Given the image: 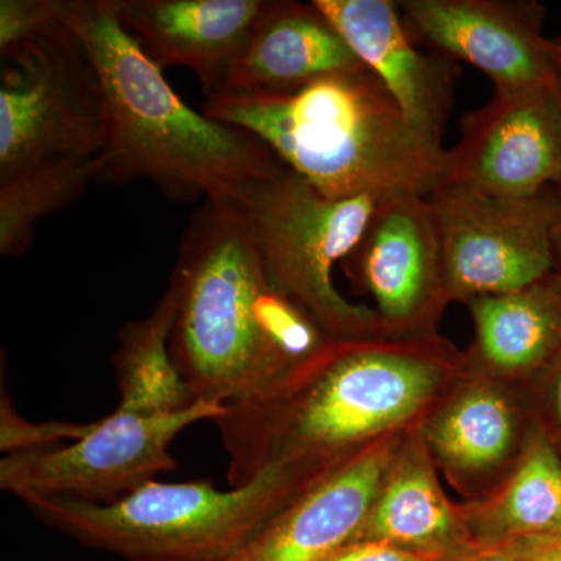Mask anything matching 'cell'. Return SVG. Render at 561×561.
<instances>
[{
	"label": "cell",
	"mask_w": 561,
	"mask_h": 561,
	"mask_svg": "<svg viewBox=\"0 0 561 561\" xmlns=\"http://www.w3.org/2000/svg\"><path fill=\"white\" fill-rule=\"evenodd\" d=\"M328 468H276L230 490L210 482L154 481L111 504L72 497H32L24 504L51 529L131 561H219Z\"/></svg>",
	"instance_id": "5b68a950"
},
{
	"label": "cell",
	"mask_w": 561,
	"mask_h": 561,
	"mask_svg": "<svg viewBox=\"0 0 561 561\" xmlns=\"http://www.w3.org/2000/svg\"><path fill=\"white\" fill-rule=\"evenodd\" d=\"M95 183V158H68L35 165L0 180V253L22 256L36 224L79 201Z\"/></svg>",
	"instance_id": "ffe728a7"
},
{
	"label": "cell",
	"mask_w": 561,
	"mask_h": 561,
	"mask_svg": "<svg viewBox=\"0 0 561 561\" xmlns=\"http://www.w3.org/2000/svg\"><path fill=\"white\" fill-rule=\"evenodd\" d=\"M519 561H561V535H535L508 541Z\"/></svg>",
	"instance_id": "484cf974"
},
{
	"label": "cell",
	"mask_w": 561,
	"mask_h": 561,
	"mask_svg": "<svg viewBox=\"0 0 561 561\" xmlns=\"http://www.w3.org/2000/svg\"><path fill=\"white\" fill-rule=\"evenodd\" d=\"M0 57V180L44 162L102 153L101 81L65 14Z\"/></svg>",
	"instance_id": "52a82bcc"
},
{
	"label": "cell",
	"mask_w": 561,
	"mask_h": 561,
	"mask_svg": "<svg viewBox=\"0 0 561 561\" xmlns=\"http://www.w3.org/2000/svg\"><path fill=\"white\" fill-rule=\"evenodd\" d=\"M415 41L470 62L494 88L527 87L559 76L542 35L545 9L511 0H402Z\"/></svg>",
	"instance_id": "8fae6325"
},
{
	"label": "cell",
	"mask_w": 561,
	"mask_h": 561,
	"mask_svg": "<svg viewBox=\"0 0 561 561\" xmlns=\"http://www.w3.org/2000/svg\"><path fill=\"white\" fill-rule=\"evenodd\" d=\"M272 0H116L122 28L158 68L183 66L206 99L271 9Z\"/></svg>",
	"instance_id": "5bb4252c"
},
{
	"label": "cell",
	"mask_w": 561,
	"mask_h": 561,
	"mask_svg": "<svg viewBox=\"0 0 561 561\" xmlns=\"http://www.w3.org/2000/svg\"><path fill=\"white\" fill-rule=\"evenodd\" d=\"M65 18L98 70L105 102L95 183L144 179L175 202L238 201L254 181L286 168L253 133L181 101L122 28L116 0H66Z\"/></svg>",
	"instance_id": "6da1fadb"
},
{
	"label": "cell",
	"mask_w": 561,
	"mask_h": 561,
	"mask_svg": "<svg viewBox=\"0 0 561 561\" xmlns=\"http://www.w3.org/2000/svg\"><path fill=\"white\" fill-rule=\"evenodd\" d=\"M561 518V459L548 438H535L513 476L493 522L511 540L556 531Z\"/></svg>",
	"instance_id": "7402d4cb"
},
{
	"label": "cell",
	"mask_w": 561,
	"mask_h": 561,
	"mask_svg": "<svg viewBox=\"0 0 561 561\" xmlns=\"http://www.w3.org/2000/svg\"><path fill=\"white\" fill-rule=\"evenodd\" d=\"M549 367V409L553 426L561 435V353L548 365Z\"/></svg>",
	"instance_id": "83f0119b"
},
{
	"label": "cell",
	"mask_w": 561,
	"mask_h": 561,
	"mask_svg": "<svg viewBox=\"0 0 561 561\" xmlns=\"http://www.w3.org/2000/svg\"><path fill=\"white\" fill-rule=\"evenodd\" d=\"M324 561H440V553L411 551L389 542L362 540L348 542Z\"/></svg>",
	"instance_id": "d4e9b609"
},
{
	"label": "cell",
	"mask_w": 561,
	"mask_h": 561,
	"mask_svg": "<svg viewBox=\"0 0 561 561\" xmlns=\"http://www.w3.org/2000/svg\"><path fill=\"white\" fill-rule=\"evenodd\" d=\"M552 245L557 265H560L561 267V210L559 217H557L556 225H553Z\"/></svg>",
	"instance_id": "f1b7e54d"
},
{
	"label": "cell",
	"mask_w": 561,
	"mask_h": 561,
	"mask_svg": "<svg viewBox=\"0 0 561 561\" xmlns=\"http://www.w3.org/2000/svg\"><path fill=\"white\" fill-rule=\"evenodd\" d=\"M456 534V516L419 449L391 467L370 516L354 541L375 540L438 552ZM353 542V541H351Z\"/></svg>",
	"instance_id": "d6986e66"
},
{
	"label": "cell",
	"mask_w": 561,
	"mask_h": 561,
	"mask_svg": "<svg viewBox=\"0 0 561 561\" xmlns=\"http://www.w3.org/2000/svg\"><path fill=\"white\" fill-rule=\"evenodd\" d=\"M362 65L382 81L409 124L442 140L453 103V76L445 62L421 54L400 2L313 0Z\"/></svg>",
	"instance_id": "9a60e30c"
},
{
	"label": "cell",
	"mask_w": 561,
	"mask_h": 561,
	"mask_svg": "<svg viewBox=\"0 0 561 561\" xmlns=\"http://www.w3.org/2000/svg\"><path fill=\"white\" fill-rule=\"evenodd\" d=\"M546 50L557 69L561 70V39H548L546 43Z\"/></svg>",
	"instance_id": "f546056e"
},
{
	"label": "cell",
	"mask_w": 561,
	"mask_h": 561,
	"mask_svg": "<svg viewBox=\"0 0 561 561\" xmlns=\"http://www.w3.org/2000/svg\"><path fill=\"white\" fill-rule=\"evenodd\" d=\"M169 286V346L195 401L251 400L290 375L272 335L287 297L265 273L241 203L206 198L195 209Z\"/></svg>",
	"instance_id": "277c9868"
},
{
	"label": "cell",
	"mask_w": 561,
	"mask_h": 561,
	"mask_svg": "<svg viewBox=\"0 0 561 561\" xmlns=\"http://www.w3.org/2000/svg\"><path fill=\"white\" fill-rule=\"evenodd\" d=\"M504 198L445 181L430 198L440 231L448 298L512 294L556 272L561 197Z\"/></svg>",
	"instance_id": "9c48e42d"
},
{
	"label": "cell",
	"mask_w": 561,
	"mask_h": 561,
	"mask_svg": "<svg viewBox=\"0 0 561 561\" xmlns=\"http://www.w3.org/2000/svg\"><path fill=\"white\" fill-rule=\"evenodd\" d=\"M202 113L245 128L289 171L330 198H431L448 180V150L409 124L367 66L330 73L298 91L216 95Z\"/></svg>",
	"instance_id": "3957f363"
},
{
	"label": "cell",
	"mask_w": 561,
	"mask_h": 561,
	"mask_svg": "<svg viewBox=\"0 0 561 561\" xmlns=\"http://www.w3.org/2000/svg\"><path fill=\"white\" fill-rule=\"evenodd\" d=\"M391 197L330 198L284 168L238 198L273 286L332 341L373 337L378 313L335 289L332 272L357 249Z\"/></svg>",
	"instance_id": "8992f818"
},
{
	"label": "cell",
	"mask_w": 561,
	"mask_h": 561,
	"mask_svg": "<svg viewBox=\"0 0 561 561\" xmlns=\"http://www.w3.org/2000/svg\"><path fill=\"white\" fill-rule=\"evenodd\" d=\"M448 561H519L508 541L505 545L485 546L461 552Z\"/></svg>",
	"instance_id": "4316f807"
},
{
	"label": "cell",
	"mask_w": 561,
	"mask_h": 561,
	"mask_svg": "<svg viewBox=\"0 0 561 561\" xmlns=\"http://www.w3.org/2000/svg\"><path fill=\"white\" fill-rule=\"evenodd\" d=\"M345 267L370 291L381 327L411 330L430 319L448 298L430 198L398 195L383 203Z\"/></svg>",
	"instance_id": "7c38bea8"
},
{
	"label": "cell",
	"mask_w": 561,
	"mask_h": 561,
	"mask_svg": "<svg viewBox=\"0 0 561 561\" xmlns=\"http://www.w3.org/2000/svg\"><path fill=\"white\" fill-rule=\"evenodd\" d=\"M393 467L376 446L321 472L260 530L219 561H324L354 541Z\"/></svg>",
	"instance_id": "4fadbf2b"
},
{
	"label": "cell",
	"mask_w": 561,
	"mask_h": 561,
	"mask_svg": "<svg viewBox=\"0 0 561 561\" xmlns=\"http://www.w3.org/2000/svg\"><path fill=\"white\" fill-rule=\"evenodd\" d=\"M227 412L217 401L198 400L186 411L136 415L114 411L95 421L81 440L57 448L9 454L0 460V489L22 502L32 497H72L111 504L176 468L173 440L192 424L216 421Z\"/></svg>",
	"instance_id": "ba28073f"
},
{
	"label": "cell",
	"mask_w": 561,
	"mask_h": 561,
	"mask_svg": "<svg viewBox=\"0 0 561 561\" xmlns=\"http://www.w3.org/2000/svg\"><path fill=\"white\" fill-rule=\"evenodd\" d=\"M432 448L459 470H483L504 459L515 438V416L497 391L478 387L461 394L430 427Z\"/></svg>",
	"instance_id": "44dd1931"
},
{
	"label": "cell",
	"mask_w": 561,
	"mask_h": 561,
	"mask_svg": "<svg viewBox=\"0 0 561 561\" xmlns=\"http://www.w3.org/2000/svg\"><path fill=\"white\" fill-rule=\"evenodd\" d=\"M559 72H560V83H561V70H559Z\"/></svg>",
	"instance_id": "1f68e13d"
},
{
	"label": "cell",
	"mask_w": 561,
	"mask_h": 561,
	"mask_svg": "<svg viewBox=\"0 0 561 561\" xmlns=\"http://www.w3.org/2000/svg\"><path fill=\"white\" fill-rule=\"evenodd\" d=\"M66 0H2L0 2V51L49 31L62 20Z\"/></svg>",
	"instance_id": "cb8c5ba5"
},
{
	"label": "cell",
	"mask_w": 561,
	"mask_h": 561,
	"mask_svg": "<svg viewBox=\"0 0 561 561\" xmlns=\"http://www.w3.org/2000/svg\"><path fill=\"white\" fill-rule=\"evenodd\" d=\"M549 535H561V518H560L559 526H557L556 531H553V534H549Z\"/></svg>",
	"instance_id": "4dcf8cb0"
},
{
	"label": "cell",
	"mask_w": 561,
	"mask_h": 561,
	"mask_svg": "<svg viewBox=\"0 0 561 561\" xmlns=\"http://www.w3.org/2000/svg\"><path fill=\"white\" fill-rule=\"evenodd\" d=\"M468 306L476 351L494 370H537L561 353L560 272L523 290L472 298Z\"/></svg>",
	"instance_id": "e0dca14e"
},
{
	"label": "cell",
	"mask_w": 561,
	"mask_h": 561,
	"mask_svg": "<svg viewBox=\"0 0 561 561\" xmlns=\"http://www.w3.org/2000/svg\"><path fill=\"white\" fill-rule=\"evenodd\" d=\"M357 66L359 58L316 3L272 0L210 98L287 94Z\"/></svg>",
	"instance_id": "2e32d148"
},
{
	"label": "cell",
	"mask_w": 561,
	"mask_h": 561,
	"mask_svg": "<svg viewBox=\"0 0 561 561\" xmlns=\"http://www.w3.org/2000/svg\"><path fill=\"white\" fill-rule=\"evenodd\" d=\"M92 423H69V421H43L32 423L22 419L14 409L9 394L2 390L0 402V449L3 456L16 453L39 451L57 448L66 442L81 440L94 430Z\"/></svg>",
	"instance_id": "603a6c76"
},
{
	"label": "cell",
	"mask_w": 561,
	"mask_h": 561,
	"mask_svg": "<svg viewBox=\"0 0 561 561\" xmlns=\"http://www.w3.org/2000/svg\"><path fill=\"white\" fill-rule=\"evenodd\" d=\"M175 312L176 295L169 286L147 316L122 327L111 357L119 391L116 411L164 415L197 402L176 370L169 346Z\"/></svg>",
	"instance_id": "ac0fdd59"
},
{
	"label": "cell",
	"mask_w": 561,
	"mask_h": 561,
	"mask_svg": "<svg viewBox=\"0 0 561 561\" xmlns=\"http://www.w3.org/2000/svg\"><path fill=\"white\" fill-rule=\"evenodd\" d=\"M442 379L424 351L381 346L371 337L330 341L283 381L230 402L214 421L231 486L276 468L331 465L357 443L420 411Z\"/></svg>",
	"instance_id": "7a4b0ae2"
},
{
	"label": "cell",
	"mask_w": 561,
	"mask_h": 561,
	"mask_svg": "<svg viewBox=\"0 0 561 561\" xmlns=\"http://www.w3.org/2000/svg\"><path fill=\"white\" fill-rule=\"evenodd\" d=\"M448 180L504 198L561 190V83L494 88L482 108L461 121L448 150Z\"/></svg>",
	"instance_id": "30bf717a"
}]
</instances>
